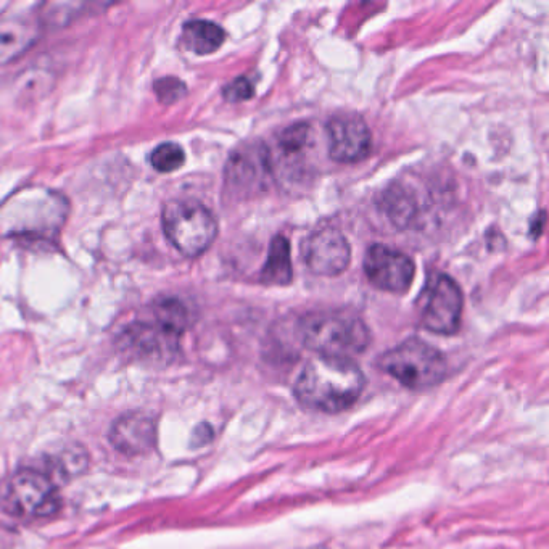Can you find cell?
<instances>
[{
    "label": "cell",
    "instance_id": "obj_6",
    "mask_svg": "<svg viewBox=\"0 0 549 549\" xmlns=\"http://www.w3.org/2000/svg\"><path fill=\"white\" fill-rule=\"evenodd\" d=\"M62 498L57 485L44 472L26 471L13 474L0 492V508L18 521H38L57 514Z\"/></svg>",
    "mask_w": 549,
    "mask_h": 549
},
{
    "label": "cell",
    "instance_id": "obj_8",
    "mask_svg": "<svg viewBox=\"0 0 549 549\" xmlns=\"http://www.w3.org/2000/svg\"><path fill=\"white\" fill-rule=\"evenodd\" d=\"M364 273L377 289L390 294H405L413 284L416 265L411 256L397 248L374 244L366 252Z\"/></svg>",
    "mask_w": 549,
    "mask_h": 549
},
{
    "label": "cell",
    "instance_id": "obj_13",
    "mask_svg": "<svg viewBox=\"0 0 549 549\" xmlns=\"http://www.w3.org/2000/svg\"><path fill=\"white\" fill-rule=\"evenodd\" d=\"M39 26L33 18L0 17V63L25 54L38 39Z\"/></svg>",
    "mask_w": 549,
    "mask_h": 549
},
{
    "label": "cell",
    "instance_id": "obj_9",
    "mask_svg": "<svg viewBox=\"0 0 549 549\" xmlns=\"http://www.w3.org/2000/svg\"><path fill=\"white\" fill-rule=\"evenodd\" d=\"M269 176V150L263 144L242 145L232 153L226 165V186L242 197L265 190Z\"/></svg>",
    "mask_w": 549,
    "mask_h": 549
},
{
    "label": "cell",
    "instance_id": "obj_5",
    "mask_svg": "<svg viewBox=\"0 0 549 549\" xmlns=\"http://www.w3.org/2000/svg\"><path fill=\"white\" fill-rule=\"evenodd\" d=\"M379 368L398 380L406 389L426 390L440 384L446 376L442 351L419 339H408L379 358Z\"/></svg>",
    "mask_w": 549,
    "mask_h": 549
},
{
    "label": "cell",
    "instance_id": "obj_2",
    "mask_svg": "<svg viewBox=\"0 0 549 549\" xmlns=\"http://www.w3.org/2000/svg\"><path fill=\"white\" fill-rule=\"evenodd\" d=\"M298 335L308 350L321 356L350 358L360 355L371 342L360 316L343 310L311 311L298 322Z\"/></svg>",
    "mask_w": 549,
    "mask_h": 549
},
{
    "label": "cell",
    "instance_id": "obj_3",
    "mask_svg": "<svg viewBox=\"0 0 549 549\" xmlns=\"http://www.w3.org/2000/svg\"><path fill=\"white\" fill-rule=\"evenodd\" d=\"M189 326V311L178 298L158 300L149 318L136 321L123 334L124 348L139 360H166L178 350Z\"/></svg>",
    "mask_w": 549,
    "mask_h": 549
},
{
    "label": "cell",
    "instance_id": "obj_12",
    "mask_svg": "<svg viewBox=\"0 0 549 549\" xmlns=\"http://www.w3.org/2000/svg\"><path fill=\"white\" fill-rule=\"evenodd\" d=\"M108 440L124 456H144L157 445V424L144 413H129L113 422Z\"/></svg>",
    "mask_w": 549,
    "mask_h": 549
},
{
    "label": "cell",
    "instance_id": "obj_11",
    "mask_svg": "<svg viewBox=\"0 0 549 549\" xmlns=\"http://www.w3.org/2000/svg\"><path fill=\"white\" fill-rule=\"evenodd\" d=\"M303 261L318 276L334 277L347 271L351 248L342 232L322 229L314 232L302 245Z\"/></svg>",
    "mask_w": 549,
    "mask_h": 549
},
{
    "label": "cell",
    "instance_id": "obj_7",
    "mask_svg": "<svg viewBox=\"0 0 549 549\" xmlns=\"http://www.w3.org/2000/svg\"><path fill=\"white\" fill-rule=\"evenodd\" d=\"M463 306V292L455 279L437 274L427 290L426 305L421 314L422 327L434 334H456L461 326Z\"/></svg>",
    "mask_w": 549,
    "mask_h": 549
},
{
    "label": "cell",
    "instance_id": "obj_16",
    "mask_svg": "<svg viewBox=\"0 0 549 549\" xmlns=\"http://www.w3.org/2000/svg\"><path fill=\"white\" fill-rule=\"evenodd\" d=\"M184 161H186L184 150L181 145L174 144V142L158 145L150 155V163L160 173H173L184 165Z\"/></svg>",
    "mask_w": 549,
    "mask_h": 549
},
{
    "label": "cell",
    "instance_id": "obj_15",
    "mask_svg": "<svg viewBox=\"0 0 549 549\" xmlns=\"http://www.w3.org/2000/svg\"><path fill=\"white\" fill-rule=\"evenodd\" d=\"M294 279L289 240L276 236L269 245L268 258L260 271V281L269 285H289Z\"/></svg>",
    "mask_w": 549,
    "mask_h": 549
},
{
    "label": "cell",
    "instance_id": "obj_1",
    "mask_svg": "<svg viewBox=\"0 0 549 549\" xmlns=\"http://www.w3.org/2000/svg\"><path fill=\"white\" fill-rule=\"evenodd\" d=\"M364 385L366 379L355 361L318 355L300 372L294 390L306 408L334 414L355 405Z\"/></svg>",
    "mask_w": 549,
    "mask_h": 549
},
{
    "label": "cell",
    "instance_id": "obj_10",
    "mask_svg": "<svg viewBox=\"0 0 549 549\" xmlns=\"http://www.w3.org/2000/svg\"><path fill=\"white\" fill-rule=\"evenodd\" d=\"M326 131L329 155L337 163H358L371 153V131L361 116L353 113L332 116Z\"/></svg>",
    "mask_w": 549,
    "mask_h": 549
},
{
    "label": "cell",
    "instance_id": "obj_19",
    "mask_svg": "<svg viewBox=\"0 0 549 549\" xmlns=\"http://www.w3.org/2000/svg\"><path fill=\"white\" fill-rule=\"evenodd\" d=\"M58 466H60V472L63 475H79L81 472L86 471L87 467V455L84 453L83 448H70V450L63 451L62 455L58 456Z\"/></svg>",
    "mask_w": 549,
    "mask_h": 549
},
{
    "label": "cell",
    "instance_id": "obj_14",
    "mask_svg": "<svg viewBox=\"0 0 549 549\" xmlns=\"http://www.w3.org/2000/svg\"><path fill=\"white\" fill-rule=\"evenodd\" d=\"M226 41L221 26L210 20L187 21L182 28V44L197 55L213 54Z\"/></svg>",
    "mask_w": 549,
    "mask_h": 549
},
{
    "label": "cell",
    "instance_id": "obj_17",
    "mask_svg": "<svg viewBox=\"0 0 549 549\" xmlns=\"http://www.w3.org/2000/svg\"><path fill=\"white\" fill-rule=\"evenodd\" d=\"M308 137H310L308 124H294V126L285 129L284 133L279 136V145L287 155L302 152L305 149L306 142H308Z\"/></svg>",
    "mask_w": 549,
    "mask_h": 549
},
{
    "label": "cell",
    "instance_id": "obj_20",
    "mask_svg": "<svg viewBox=\"0 0 549 549\" xmlns=\"http://www.w3.org/2000/svg\"><path fill=\"white\" fill-rule=\"evenodd\" d=\"M253 94H255V86H253L252 79L247 78V76H239L223 89L224 99L231 102V104L250 100Z\"/></svg>",
    "mask_w": 549,
    "mask_h": 549
},
{
    "label": "cell",
    "instance_id": "obj_4",
    "mask_svg": "<svg viewBox=\"0 0 549 549\" xmlns=\"http://www.w3.org/2000/svg\"><path fill=\"white\" fill-rule=\"evenodd\" d=\"M161 224L174 248L189 258L207 252L218 236L215 215L194 199H174L166 203Z\"/></svg>",
    "mask_w": 549,
    "mask_h": 549
},
{
    "label": "cell",
    "instance_id": "obj_18",
    "mask_svg": "<svg viewBox=\"0 0 549 549\" xmlns=\"http://www.w3.org/2000/svg\"><path fill=\"white\" fill-rule=\"evenodd\" d=\"M155 94L163 104H174L181 100L186 95V84L182 83L181 79L174 78V76H165V78L158 79L155 83Z\"/></svg>",
    "mask_w": 549,
    "mask_h": 549
}]
</instances>
